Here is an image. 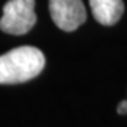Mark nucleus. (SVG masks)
Returning a JSON list of instances; mask_svg holds the SVG:
<instances>
[{"label":"nucleus","mask_w":127,"mask_h":127,"mask_svg":"<svg viewBox=\"0 0 127 127\" xmlns=\"http://www.w3.org/2000/svg\"><path fill=\"white\" fill-rule=\"evenodd\" d=\"M45 66L42 51L31 45L17 47L0 55V85H16L34 79Z\"/></svg>","instance_id":"f257e3e1"},{"label":"nucleus","mask_w":127,"mask_h":127,"mask_svg":"<svg viewBox=\"0 0 127 127\" xmlns=\"http://www.w3.org/2000/svg\"><path fill=\"white\" fill-rule=\"evenodd\" d=\"M117 113L119 114H127V99L120 102L117 106Z\"/></svg>","instance_id":"39448f33"},{"label":"nucleus","mask_w":127,"mask_h":127,"mask_svg":"<svg viewBox=\"0 0 127 127\" xmlns=\"http://www.w3.org/2000/svg\"><path fill=\"white\" fill-rule=\"evenodd\" d=\"M35 0H9L3 7L0 30L11 35L27 34L37 23Z\"/></svg>","instance_id":"f03ea898"},{"label":"nucleus","mask_w":127,"mask_h":127,"mask_svg":"<svg viewBox=\"0 0 127 127\" xmlns=\"http://www.w3.org/2000/svg\"><path fill=\"white\" fill-rule=\"evenodd\" d=\"M95 20L102 26H114L124 11L123 0H89Z\"/></svg>","instance_id":"20e7f679"},{"label":"nucleus","mask_w":127,"mask_h":127,"mask_svg":"<svg viewBox=\"0 0 127 127\" xmlns=\"http://www.w3.org/2000/svg\"><path fill=\"white\" fill-rule=\"evenodd\" d=\"M50 14L62 31H75L86 21V9L82 0H50Z\"/></svg>","instance_id":"7ed1b4c3"}]
</instances>
